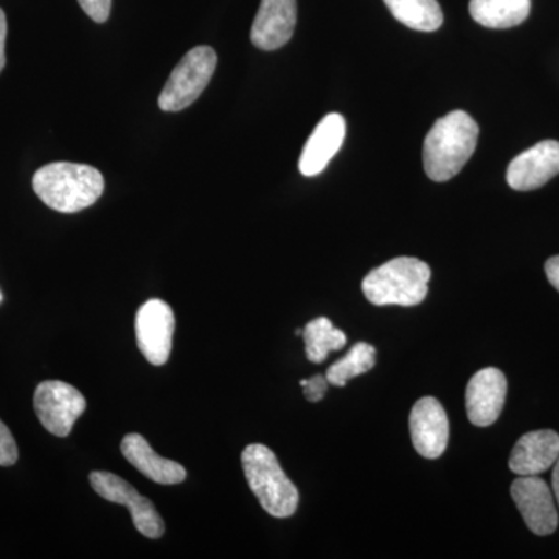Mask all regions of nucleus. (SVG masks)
Here are the masks:
<instances>
[{
	"mask_svg": "<svg viewBox=\"0 0 559 559\" xmlns=\"http://www.w3.org/2000/svg\"><path fill=\"white\" fill-rule=\"evenodd\" d=\"M479 124L463 110H452L430 128L423 145V164L429 179L447 182L457 176L476 151Z\"/></svg>",
	"mask_w": 559,
	"mask_h": 559,
	"instance_id": "obj_1",
	"label": "nucleus"
},
{
	"mask_svg": "<svg viewBox=\"0 0 559 559\" xmlns=\"http://www.w3.org/2000/svg\"><path fill=\"white\" fill-rule=\"evenodd\" d=\"M33 190L47 207L76 213L100 200L105 179L91 165L53 162L35 173Z\"/></svg>",
	"mask_w": 559,
	"mask_h": 559,
	"instance_id": "obj_2",
	"label": "nucleus"
},
{
	"mask_svg": "<svg viewBox=\"0 0 559 559\" xmlns=\"http://www.w3.org/2000/svg\"><path fill=\"white\" fill-rule=\"evenodd\" d=\"M242 469L253 495L271 516H293L299 507V489L280 466L277 455L264 444H249L241 455Z\"/></svg>",
	"mask_w": 559,
	"mask_h": 559,
	"instance_id": "obj_3",
	"label": "nucleus"
},
{
	"mask_svg": "<svg viewBox=\"0 0 559 559\" xmlns=\"http://www.w3.org/2000/svg\"><path fill=\"white\" fill-rule=\"evenodd\" d=\"M430 267L425 261L400 257L381 264L362 282L367 300L377 307H415L428 296Z\"/></svg>",
	"mask_w": 559,
	"mask_h": 559,
	"instance_id": "obj_4",
	"label": "nucleus"
},
{
	"mask_svg": "<svg viewBox=\"0 0 559 559\" xmlns=\"http://www.w3.org/2000/svg\"><path fill=\"white\" fill-rule=\"evenodd\" d=\"M216 62V51L209 46L194 47L186 53L160 92L159 108L165 112H179L193 105L209 86Z\"/></svg>",
	"mask_w": 559,
	"mask_h": 559,
	"instance_id": "obj_5",
	"label": "nucleus"
},
{
	"mask_svg": "<svg viewBox=\"0 0 559 559\" xmlns=\"http://www.w3.org/2000/svg\"><path fill=\"white\" fill-rule=\"evenodd\" d=\"M33 406L44 428L53 436L68 437L87 403L80 390L68 382L44 381L35 390Z\"/></svg>",
	"mask_w": 559,
	"mask_h": 559,
	"instance_id": "obj_6",
	"label": "nucleus"
},
{
	"mask_svg": "<svg viewBox=\"0 0 559 559\" xmlns=\"http://www.w3.org/2000/svg\"><path fill=\"white\" fill-rule=\"evenodd\" d=\"M90 479L92 488L103 499L130 509L132 522L143 536L150 539H159L164 536L165 524L159 511L127 480L105 471L91 473Z\"/></svg>",
	"mask_w": 559,
	"mask_h": 559,
	"instance_id": "obj_7",
	"label": "nucleus"
},
{
	"mask_svg": "<svg viewBox=\"0 0 559 559\" xmlns=\"http://www.w3.org/2000/svg\"><path fill=\"white\" fill-rule=\"evenodd\" d=\"M175 312L160 299H151L135 316V337L142 355L153 366H164L170 359L175 336Z\"/></svg>",
	"mask_w": 559,
	"mask_h": 559,
	"instance_id": "obj_8",
	"label": "nucleus"
},
{
	"mask_svg": "<svg viewBox=\"0 0 559 559\" xmlns=\"http://www.w3.org/2000/svg\"><path fill=\"white\" fill-rule=\"evenodd\" d=\"M511 498L516 503L527 527L535 535H551L558 527V511L554 491L538 476H521L511 485Z\"/></svg>",
	"mask_w": 559,
	"mask_h": 559,
	"instance_id": "obj_9",
	"label": "nucleus"
},
{
	"mask_svg": "<svg viewBox=\"0 0 559 559\" xmlns=\"http://www.w3.org/2000/svg\"><path fill=\"white\" fill-rule=\"evenodd\" d=\"M412 443L425 459H439L450 441V419L440 401L432 396L418 400L409 417Z\"/></svg>",
	"mask_w": 559,
	"mask_h": 559,
	"instance_id": "obj_10",
	"label": "nucleus"
},
{
	"mask_svg": "<svg viewBox=\"0 0 559 559\" xmlns=\"http://www.w3.org/2000/svg\"><path fill=\"white\" fill-rule=\"evenodd\" d=\"M559 175V142L543 140L510 162L507 182L516 191H530L546 186Z\"/></svg>",
	"mask_w": 559,
	"mask_h": 559,
	"instance_id": "obj_11",
	"label": "nucleus"
},
{
	"mask_svg": "<svg viewBox=\"0 0 559 559\" xmlns=\"http://www.w3.org/2000/svg\"><path fill=\"white\" fill-rule=\"evenodd\" d=\"M507 399V378L498 369L477 371L466 388V412L469 421L479 428L491 426L499 418Z\"/></svg>",
	"mask_w": 559,
	"mask_h": 559,
	"instance_id": "obj_12",
	"label": "nucleus"
},
{
	"mask_svg": "<svg viewBox=\"0 0 559 559\" xmlns=\"http://www.w3.org/2000/svg\"><path fill=\"white\" fill-rule=\"evenodd\" d=\"M296 24L297 0H261L250 40L260 50H277L293 38Z\"/></svg>",
	"mask_w": 559,
	"mask_h": 559,
	"instance_id": "obj_13",
	"label": "nucleus"
},
{
	"mask_svg": "<svg viewBox=\"0 0 559 559\" xmlns=\"http://www.w3.org/2000/svg\"><path fill=\"white\" fill-rule=\"evenodd\" d=\"M345 134H347V123L341 114L333 112L323 117L301 151L299 160L301 175L314 178L325 170L330 160L341 150Z\"/></svg>",
	"mask_w": 559,
	"mask_h": 559,
	"instance_id": "obj_14",
	"label": "nucleus"
},
{
	"mask_svg": "<svg viewBox=\"0 0 559 559\" xmlns=\"http://www.w3.org/2000/svg\"><path fill=\"white\" fill-rule=\"evenodd\" d=\"M559 459V436L555 430H533L518 440L509 466L518 476H538Z\"/></svg>",
	"mask_w": 559,
	"mask_h": 559,
	"instance_id": "obj_15",
	"label": "nucleus"
},
{
	"mask_svg": "<svg viewBox=\"0 0 559 559\" xmlns=\"http://www.w3.org/2000/svg\"><path fill=\"white\" fill-rule=\"evenodd\" d=\"M121 452L135 469L156 484L178 485L186 480V468L178 462L160 457L140 433H128L121 440Z\"/></svg>",
	"mask_w": 559,
	"mask_h": 559,
	"instance_id": "obj_16",
	"label": "nucleus"
},
{
	"mask_svg": "<svg viewBox=\"0 0 559 559\" xmlns=\"http://www.w3.org/2000/svg\"><path fill=\"white\" fill-rule=\"evenodd\" d=\"M532 0H471L469 13L487 28H511L527 20Z\"/></svg>",
	"mask_w": 559,
	"mask_h": 559,
	"instance_id": "obj_17",
	"label": "nucleus"
},
{
	"mask_svg": "<svg viewBox=\"0 0 559 559\" xmlns=\"http://www.w3.org/2000/svg\"><path fill=\"white\" fill-rule=\"evenodd\" d=\"M392 16L417 32H436L443 24V11L437 0H384Z\"/></svg>",
	"mask_w": 559,
	"mask_h": 559,
	"instance_id": "obj_18",
	"label": "nucleus"
},
{
	"mask_svg": "<svg viewBox=\"0 0 559 559\" xmlns=\"http://www.w3.org/2000/svg\"><path fill=\"white\" fill-rule=\"evenodd\" d=\"M301 336H304L307 358L314 364L323 362L329 358L330 352H337L347 345L344 331L336 329L326 318L311 320L305 326Z\"/></svg>",
	"mask_w": 559,
	"mask_h": 559,
	"instance_id": "obj_19",
	"label": "nucleus"
},
{
	"mask_svg": "<svg viewBox=\"0 0 559 559\" xmlns=\"http://www.w3.org/2000/svg\"><path fill=\"white\" fill-rule=\"evenodd\" d=\"M374 364H377V349L367 342H358V344L353 345L344 358L334 362L326 370L325 378L329 384L342 388L353 378L373 369Z\"/></svg>",
	"mask_w": 559,
	"mask_h": 559,
	"instance_id": "obj_20",
	"label": "nucleus"
},
{
	"mask_svg": "<svg viewBox=\"0 0 559 559\" xmlns=\"http://www.w3.org/2000/svg\"><path fill=\"white\" fill-rule=\"evenodd\" d=\"M20 457L16 441L5 423L0 419V466H13Z\"/></svg>",
	"mask_w": 559,
	"mask_h": 559,
	"instance_id": "obj_21",
	"label": "nucleus"
},
{
	"mask_svg": "<svg viewBox=\"0 0 559 559\" xmlns=\"http://www.w3.org/2000/svg\"><path fill=\"white\" fill-rule=\"evenodd\" d=\"M81 9L97 24L109 20L112 0H79Z\"/></svg>",
	"mask_w": 559,
	"mask_h": 559,
	"instance_id": "obj_22",
	"label": "nucleus"
},
{
	"mask_svg": "<svg viewBox=\"0 0 559 559\" xmlns=\"http://www.w3.org/2000/svg\"><path fill=\"white\" fill-rule=\"evenodd\" d=\"M304 388L305 399L311 401V403H318L325 396L326 389H329V381L323 374H316L310 380H304L300 382Z\"/></svg>",
	"mask_w": 559,
	"mask_h": 559,
	"instance_id": "obj_23",
	"label": "nucleus"
},
{
	"mask_svg": "<svg viewBox=\"0 0 559 559\" xmlns=\"http://www.w3.org/2000/svg\"><path fill=\"white\" fill-rule=\"evenodd\" d=\"M7 16L3 13V10L0 9V72H2L3 68H5V40H7Z\"/></svg>",
	"mask_w": 559,
	"mask_h": 559,
	"instance_id": "obj_24",
	"label": "nucleus"
},
{
	"mask_svg": "<svg viewBox=\"0 0 559 559\" xmlns=\"http://www.w3.org/2000/svg\"><path fill=\"white\" fill-rule=\"evenodd\" d=\"M546 274L550 285L559 293V255L551 257L546 263Z\"/></svg>",
	"mask_w": 559,
	"mask_h": 559,
	"instance_id": "obj_25",
	"label": "nucleus"
},
{
	"mask_svg": "<svg viewBox=\"0 0 559 559\" xmlns=\"http://www.w3.org/2000/svg\"><path fill=\"white\" fill-rule=\"evenodd\" d=\"M554 476H551V487H554V496L559 506V459L555 463Z\"/></svg>",
	"mask_w": 559,
	"mask_h": 559,
	"instance_id": "obj_26",
	"label": "nucleus"
},
{
	"mask_svg": "<svg viewBox=\"0 0 559 559\" xmlns=\"http://www.w3.org/2000/svg\"><path fill=\"white\" fill-rule=\"evenodd\" d=\"M2 301H3V294H2V290H0V305H2Z\"/></svg>",
	"mask_w": 559,
	"mask_h": 559,
	"instance_id": "obj_27",
	"label": "nucleus"
}]
</instances>
